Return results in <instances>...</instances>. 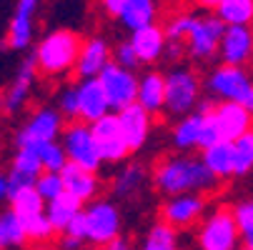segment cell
Returning <instances> with one entry per match:
<instances>
[{"label": "cell", "instance_id": "cell-28", "mask_svg": "<svg viewBox=\"0 0 253 250\" xmlns=\"http://www.w3.org/2000/svg\"><path fill=\"white\" fill-rule=\"evenodd\" d=\"M83 208H85V203H81L78 198H73L70 193H63V195H58L55 200L45 203V215H48V220L53 223L55 233H63V230L70 225V220L83 213Z\"/></svg>", "mask_w": 253, "mask_h": 250}, {"label": "cell", "instance_id": "cell-49", "mask_svg": "<svg viewBox=\"0 0 253 250\" xmlns=\"http://www.w3.org/2000/svg\"><path fill=\"white\" fill-rule=\"evenodd\" d=\"M238 250H248V248H243V245H241V248H238Z\"/></svg>", "mask_w": 253, "mask_h": 250}, {"label": "cell", "instance_id": "cell-36", "mask_svg": "<svg viewBox=\"0 0 253 250\" xmlns=\"http://www.w3.org/2000/svg\"><path fill=\"white\" fill-rule=\"evenodd\" d=\"M35 190L41 193V198H43L45 203H50V200H55L58 195H63L65 188H63V178H60V173L43 170L41 178L35 180Z\"/></svg>", "mask_w": 253, "mask_h": 250}, {"label": "cell", "instance_id": "cell-47", "mask_svg": "<svg viewBox=\"0 0 253 250\" xmlns=\"http://www.w3.org/2000/svg\"><path fill=\"white\" fill-rule=\"evenodd\" d=\"M28 250H58V245H53L50 240H48V243H33Z\"/></svg>", "mask_w": 253, "mask_h": 250}, {"label": "cell", "instance_id": "cell-41", "mask_svg": "<svg viewBox=\"0 0 253 250\" xmlns=\"http://www.w3.org/2000/svg\"><path fill=\"white\" fill-rule=\"evenodd\" d=\"M128 3V0H98V8H100V13L105 15V18H118L121 15V10H123V5Z\"/></svg>", "mask_w": 253, "mask_h": 250}, {"label": "cell", "instance_id": "cell-4", "mask_svg": "<svg viewBox=\"0 0 253 250\" xmlns=\"http://www.w3.org/2000/svg\"><path fill=\"white\" fill-rule=\"evenodd\" d=\"M223 30H226L223 20L213 10H203V13L191 10L188 25H186V35H183L186 58L191 63H196V65H206L213 58H218Z\"/></svg>", "mask_w": 253, "mask_h": 250}, {"label": "cell", "instance_id": "cell-23", "mask_svg": "<svg viewBox=\"0 0 253 250\" xmlns=\"http://www.w3.org/2000/svg\"><path fill=\"white\" fill-rule=\"evenodd\" d=\"M43 173V163L38 158L35 148H13L10 163H8V178H10V188H28L35 185V180Z\"/></svg>", "mask_w": 253, "mask_h": 250}, {"label": "cell", "instance_id": "cell-30", "mask_svg": "<svg viewBox=\"0 0 253 250\" xmlns=\"http://www.w3.org/2000/svg\"><path fill=\"white\" fill-rule=\"evenodd\" d=\"M28 233L23 220L13 213V208L8 205L5 210H0V250H20L28 245Z\"/></svg>", "mask_w": 253, "mask_h": 250}, {"label": "cell", "instance_id": "cell-40", "mask_svg": "<svg viewBox=\"0 0 253 250\" xmlns=\"http://www.w3.org/2000/svg\"><path fill=\"white\" fill-rule=\"evenodd\" d=\"M211 108H213V105H211ZM218 140H221L218 128H215L213 113L208 110V113H206V118H203V130H201V150H203V148H208V145H213V143H218Z\"/></svg>", "mask_w": 253, "mask_h": 250}, {"label": "cell", "instance_id": "cell-27", "mask_svg": "<svg viewBox=\"0 0 253 250\" xmlns=\"http://www.w3.org/2000/svg\"><path fill=\"white\" fill-rule=\"evenodd\" d=\"M116 20L128 33L153 25V23H158V3L156 0H128Z\"/></svg>", "mask_w": 253, "mask_h": 250}, {"label": "cell", "instance_id": "cell-12", "mask_svg": "<svg viewBox=\"0 0 253 250\" xmlns=\"http://www.w3.org/2000/svg\"><path fill=\"white\" fill-rule=\"evenodd\" d=\"M43 0H15V8L8 20L5 30V48L13 53H25L35 43V30H38V13Z\"/></svg>", "mask_w": 253, "mask_h": 250}, {"label": "cell", "instance_id": "cell-50", "mask_svg": "<svg viewBox=\"0 0 253 250\" xmlns=\"http://www.w3.org/2000/svg\"><path fill=\"white\" fill-rule=\"evenodd\" d=\"M83 250H90V248H83Z\"/></svg>", "mask_w": 253, "mask_h": 250}, {"label": "cell", "instance_id": "cell-25", "mask_svg": "<svg viewBox=\"0 0 253 250\" xmlns=\"http://www.w3.org/2000/svg\"><path fill=\"white\" fill-rule=\"evenodd\" d=\"M60 178H63V188L65 193H70L73 198H78L81 203H90L95 198H100V178L98 173H90L81 165H73V163H68L63 170H60Z\"/></svg>", "mask_w": 253, "mask_h": 250}, {"label": "cell", "instance_id": "cell-13", "mask_svg": "<svg viewBox=\"0 0 253 250\" xmlns=\"http://www.w3.org/2000/svg\"><path fill=\"white\" fill-rule=\"evenodd\" d=\"M103 90H105V98L111 103V110L118 113L128 105L135 103V95H138V73L130 68H123L118 63H108L105 70L98 75Z\"/></svg>", "mask_w": 253, "mask_h": 250}, {"label": "cell", "instance_id": "cell-20", "mask_svg": "<svg viewBox=\"0 0 253 250\" xmlns=\"http://www.w3.org/2000/svg\"><path fill=\"white\" fill-rule=\"evenodd\" d=\"M128 40H130V45H133V50H135L138 63L146 65V68H153L156 63H161L163 55H166V48H168L166 30H163V25H158V23L128 33Z\"/></svg>", "mask_w": 253, "mask_h": 250}, {"label": "cell", "instance_id": "cell-8", "mask_svg": "<svg viewBox=\"0 0 253 250\" xmlns=\"http://www.w3.org/2000/svg\"><path fill=\"white\" fill-rule=\"evenodd\" d=\"M85 218V243L93 248H103L105 243L123 235V210L113 198H95L83 208Z\"/></svg>", "mask_w": 253, "mask_h": 250}, {"label": "cell", "instance_id": "cell-9", "mask_svg": "<svg viewBox=\"0 0 253 250\" xmlns=\"http://www.w3.org/2000/svg\"><path fill=\"white\" fill-rule=\"evenodd\" d=\"M38 78H41L38 65H35V58L30 53L18 63L13 80L0 93V113H3V118H15L28 108L35 90H38Z\"/></svg>", "mask_w": 253, "mask_h": 250}, {"label": "cell", "instance_id": "cell-37", "mask_svg": "<svg viewBox=\"0 0 253 250\" xmlns=\"http://www.w3.org/2000/svg\"><path fill=\"white\" fill-rule=\"evenodd\" d=\"M23 225H25V233H28V238H30L33 243H48V240L55 235V228H53V223L48 220L45 213H41V215L25 220Z\"/></svg>", "mask_w": 253, "mask_h": 250}, {"label": "cell", "instance_id": "cell-45", "mask_svg": "<svg viewBox=\"0 0 253 250\" xmlns=\"http://www.w3.org/2000/svg\"><path fill=\"white\" fill-rule=\"evenodd\" d=\"M100 250H138V248L133 245V240H130V238H126V235H118L116 240L105 243Z\"/></svg>", "mask_w": 253, "mask_h": 250}, {"label": "cell", "instance_id": "cell-1", "mask_svg": "<svg viewBox=\"0 0 253 250\" xmlns=\"http://www.w3.org/2000/svg\"><path fill=\"white\" fill-rule=\"evenodd\" d=\"M151 185L158 195L170 198L180 193H203L211 195L221 188V180L215 178L201 155L193 153H168L158 158L151 168Z\"/></svg>", "mask_w": 253, "mask_h": 250}, {"label": "cell", "instance_id": "cell-15", "mask_svg": "<svg viewBox=\"0 0 253 250\" xmlns=\"http://www.w3.org/2000/svg\"><path fill=\"white\" fill-rule=\"evenodd\" d=\"M90 128H93V138L98 143V150H100V158L105 165H121L128 160L130 150H128V143L121 133L116 113L103 115L100 120L90 123Z\"/></svg>", "mask_w": 253, "mask_h": 250}, {"label": "cell", "instance_id": "cell-39", "mask_svg": "<svg viewBox=\"0 0 253 250\" xmlns=\"http://www.w3.org/2000/svg\"><path fill=\"white\" fill-rule=\"evenodd\" d=\"M113 63H118L123 68H130V70H135L140 65L138 58H135V50H133L130 40H121V43L113 45Z\"/></svg>", "mask_w": 253, "mask_h": 250}, {"label": "cell", "instance_id": "cell-35", "mask_svg": "<svg viewBox=\"0 0 253 250\" xmlns=\"http://www.w3.org/2000/svg\"><path fill=\"white\" fill-rule=\"evenodd\" d=\"M53 105L65 115V120H76L78 118V95H76V83H63L58 85L53 95Z\"/></svg>", "mask_w": 253, "mask_h": 250}, {"label": "cell", "instance_id": "cell-2", "mask_svg": "<svg viewBox=\"0 0 253 250\" xmlns=\"http://www.w3.org/2000/svg\"><path fill=\"white\" fill-rule=\"evenodd\" d=\"M81 43L83 38L76 30H68V28L48 30L41 40H35V48H33L38 73L48 80H63L68 75H73Z\"/></svg>", "mask_w": 253, "mask_h": 250}, {"label": "cell", "instance_id": "cell-34", "mask_svg": "<svg viewBox=\"0 0 253 250\" xmlns=\"http://www.w3.org/2000/svg\"><path fill=\"white\" fill-rule=\"evenodd\" d=\"M38 150V158L43 163V170H50V173H60L65 165H68V155L60 145V140H53V143H43V145L35 148Z\"/></svg>", "mask_w": 253, "mask_h": 250}, {"label": "cell", "instance_id": "cell-43", "mask_svg": "<svg viewBox=\"0 0 253 250\" xmlns=\"http://www.w3.org/2000/svg\"><path fill=\"white\" fill-rule=\"evenodd\" d=\"M85 245H88L85 240H78V238L65 235V233H60V238H58V250H83Z\"/></svg>", "mask_w": 253, "mask_h": 250}, {"label": "cell", "instance_id": "cell-48", "mask_svg": "<svg viewBox=\"0 0 253 250\" xmlns=\"http://www.w3.org/2000/svg\"><path fill=\"white\" fill-rule=\"evenodd\" d=\"M241 245L248 248V250H253V233H251V235H243V238H241Z\"/></svg>", "mask_w": 253, "mask_h": 250}, {"label": "cell", "instance_id": "cell-3", "mask_svg": "<svg viewBox=\"0 0 253 250\" xmlns=\"http://www.w3.org/2000/svg\"><path fill=\"white\" fill-rule=\"evenodd\" d=\"M203 75L196 65L175 63L166 70V110L163 115L178 120L193 113L203 100Z\"/></svg>", "mask_w": 253, "mask_h": 250}, {"label": "cell", "instance_id": "cell-29", "mask_svg": "<svg viewBox=\"0 0 253 250\" xmlns=\"http://www.w3.org/2000/svg\"><path fill=\"white\" fill-rule=\"evenodd\" d=\"M138 250H180V230L158 218L143 233Z\"/></svg>", "mask_w": 253, "mask_h": 250}, {"label": "cell", "instance_id": "cell-38", "mask_svg": "<svg viewBox=\"0 0 253 250\" xmlns=\"http://www.w3.org/2000/svg\"><path fill=\"white\" fill-rule=\"evenodd\" d=\"M233 210V218H236V225L241 230V238L243 235H251L253 233V195L238 200L236 205H231Z\"/></svg>", "mask_w": 253, "mask_h": 250}, {"label": "cell", "instance_id": "cell-24", "mask_svg": "<svg viewBox=\"0 0 253 250\" xmlns=\"http://www.w3.org/2000/svg\"><path fill=\"white\" fill-rule=\"evenodd\" d=\"M135 103L143 110H148L153 118L163 115V110H166V73H161L156 68H148L143 75H138Z\"/></svg>", "mask_w": 253, "mask_h": 250}, {"label": "cell", "instance_id": "cell-5", "mask_svg": "<svg viewBox=\"0 0 253 250\" xmlns=\"http://www.w3.org/2000/svg\"><path fill=\"white\" fill-rule=\"evenodd\" d=\"M203 93L211 103H246L253 93V65H213L203 75Z\"/></svg>", "mask_w": 253, "mask_h": 250}, {"label": "cell", "instance_id": "cell-32", "mask_svg": "<svg viewBox=\"0 0 253 250\" xmlns=\"http://www.w3.org/2000/svg\"><path fill=\"white\" fill-rule=\"evenodd\" d=\"M213 13L223 25H253V0H221Z\"/></svg>", "mask_w": 253, "mask_h": 250}, {"label": "cell", "instance_id": "cell-16", "mask_svg": "<svg viewBox=\"0 0 253 250\" xmlns=\"http://www.w3.org/2000/svg\"><path fill=\"white\" fill-rule=\"evenodd\" d=\"M211 100L203 98L201 105L183 115V118H178L168 133V145L175 150V153H193V150H201V130H203V118L206 113L211 110Z\"/></svg>", "mask_w": 253, "mask_h": 250}, {"label": "cell", "instance_id": "cell-21", "mask_svg": "<svg viewBox=\"0 0 253 250\" xmlns=\"http://www.w3.org/2000/svg\"><path fill=\"white\" fill-rule=\"evenodd\" d=\"M76 95H78V118L83 123H95L103 115L113 113L111 103L105 98V90L98 78H83L76 83Z\"/></svg>", "mask_w": 253, "mask_h": 250}, {"label": "cell", "instance_id": "cell-22", "mask_svg": "<svg viewBox=\"0 0 253 250\" xmlns=\"http://www.w3.org/2000/svg\"><path fill=\"white\" fill-rule=\"evenodd\" d=\"M211 113H213L221 140H236L253 128V115L241 103H213Z\"/></svg>", "mask_w": 253, "mask_h": 250}, {"label": "cell", "instance_id": "cell-33", "mask_svg": "<svg viewBox=\"0 0 253 250\" xmlns=\"http://www.w3.org/2000/svg\"><path fill=\"white\" fill-rule=\"evenodd\" d=\"M253 173V128L233 140V175L246 178Z\"/></svg>", "mask_w": 253, "mask_h": 250}, {"label": "cell", "instance_id": "cell-11", "mask_svg": "<svg viewBox=\"0 0 253 250\" xmlns=\"http://www.w3.org/2000/svg\"><path fill=\"white\" fill-rule=\"evenodd\" d=\"M208 213V195L203 193H180L163 198L158 215L163 223L173 225L175 230H191L196 228Z\"/></svg>", "mask_w": 253, "mask_h": 250}, {"label": "cell", "instance_id": "cell-44", "mask_svg": "<svg viewBox=\"0 0 253 250\" xmlns=\"http://www.w3.org/2000/svg\"><path fill=\"white\" fill-rule=\"evenodd\" d=\"M10 195H13V188H10L8 170H0V205L10 203Z\"/></svg>", "mask_w": 253, "mask_h": 250}, {"label": "cell", "instance_id": "cell-10", "mask_svg": "<svg viewBox=\"0 0 253 250\" xmlns=\"http://www.w3.org/2000/svg\"><path fill=\"white\" fill-rule=\"evenodd\" d=\"M60 145L68 155V163H73V165H81L90 173H100V168L105 165L98 150V143L93 138L90 123L68 120L60 133Z\"/></svg>", "mask_w": 253, "mask_h": 250}, {"label": "cell", "instance_id": "cell-6", "mask_svg": "<svg viewBox=\"0 0 253 250\" xmlns=\"http://www.w3.org/2000/svg\"><path fill=\"white\" fill-rule=\"evenodd\" d=\"M196 250H238L241 230L228 205H215L196 225Z\"/></svg>", "mask_w": 253, "mask_h": 250}, {"label": "cell", "instance_id": "cell-46", "mask_svg": "<svg viewBox=\"0 0 253 250\" xmlns=\"http://www.w3.org/2000/svg\"><path fill=\"white\" fill-rule=\"evenodd\" d=\"M221 0H196V5L203 8V10H215V5H218Z\"/></svg>", "mask_w": 253, "mask_h": 250}, {"label": "cell", "instance_id": "cell-14", "mask_svg": "<svg viewBox=\"0 0 253 250\" xmlns=\"http://www.w3.org/2000/svg\"><path fill=\"white\" fill-rule=\"evenodd\" d=\"M151 185V168L140 160H126L111 175V198L118 203H135Z\"/></svg>", "mask_w": 253, "mask_h": 250}, {"label": "cell", "instance_id": "cell-31", "mask_svg": "<svg viewBox=\"0 0 253 250\" xmlns=\"http://www.w3.org/2000/svg\"><path fill=\"white\" fill-rule=\"evenodd\" d=\"M8 205L13 208V213H15V215H18L23 223L30 220V218H35V215H41V213H45V200L41 198L38 190H35V185L13 190Z\"/></svg>", "mask_w": 253, "mask_h": 250}, {"label": "cell", "instance_id": "cell-17", "mask_svg": "<svg viewBox=\"0 0 253 250\" xmlns=\"http://www.w3.org/2000/svg\"><path fill=\"white\" fill-rule=\"evenodd\" d=\"M118 125H121V133L128 143V150L130 153H140L143 148L148 145L151 140V133H153V115L148 110H143L138 103L128 105V108L118 110Z\"/></svg>", "mask_w": 253, "mask_h": 250}, {"label": "cell", "instance_id": "cell-7", "mask_svg": "<svg viewBox=\"0 0 253 250\" xmlns=\"http://www.w3.org/2000/svg\"><path fill=\"white\" fill-rule=\"evenodd\" d=\"M65 115L55 105H38L33 108L20 128L13 135V148H38L43 143L60 140V133L65 128Z\"/></svg>", "mask_w": 253, "mask_h": 250}, {"label": "cell", "instance_id": "cell-42", "mask_svg": "<svg viewBox=\"0 0 253 250\" xmlns=\"http://www.w3.org/2000/svg\"><path fill=\"white\" fill-rule=\"evenodd\" d=\"M63 233H65V235H73V238H78V240H85V218H83V213L70 220V225H68Z\"/></svg>", "mask_w": 253, "mask_h": 250}, {"label": "cell", "instance_id": "cell-19", "mask_svg": "<svg viewBox=\"0 0 253 250\" xmlns=\"http://www.w3.org/2000/svg\"><path fill=\"white\" fill-rule=\"evenodd\" d=\"M111 60H113V48H111V43H108L103 35H90V38H83L73 75L78 80H83V78H98Z\"/></svg>", "mask_w": 253, "mask_h": 250}, {"label": "cell", "instance_id": "cell-26", "mask_svg": "<svg viewBox=\"0 0 253 250\" xmlns=\"http://www.w3.org/2000/svg\"><path fill=\"white\" fill-rule=\"evenodd\" d=\"M201 160L221 183L233 180V140H218L201 150Z\"/></svg>", "mask_w": 253, "mask_h": 250}, {"label": "cell", "instance_id": "cell-18", "mask_svg": "<svg viewBox=\"0 0 253 250\" xmlns=\"http://www.w3.org/2000/svg\"><path fill=\"white\" fill-rule=\"evenodd\" d=\"M218 60L226 65H253V25H226Z\"/></svg>", "mask_w": 253, "mask_h": 250}]
</instances>
